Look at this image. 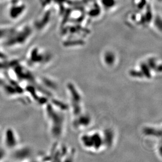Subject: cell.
Listing matches in <instances>:
<instances>
[{
    "label": "cell",
    "mask_w": 162,
    "mask_h": 162,
    "mask_svg": "<svg viewBox=\"0 0 162 162\" xmlns=\"http://www.w3.org/2000/svg\"><path fill=\"white\" fill-rule=\"evenodd\" d=\"M7 30L11 34L8 28ZM10 30L13 36L8 37L3 42L4 45L8 48H17L24 46L32 35V28L30 25H23L15 29L10 28Z\"/></svg>",
    "instance_id": "6da1fadb"
},
{
    "label": "cell",
    "mask_w": 162,
    "mask_h": 162,
    "mask_svg": "<svg viewBox=\"0 0 162 162\" xmlns=\"http://www.w3.org/2000/svg\"><path fill=\"white\" fill-rule=\"evenodd\" d=\"M3 146L6 150H14L19 145V138L16 131L11 127L6 128L4 132Z\"/></svg>",
    "instance_id": "7a4b0ae2"
},
{
    "label": "cell",
    "mask_w": 162,
    "mask_h": 162,
    "mask_svg": "<svg viewBox=\"0 0 162 162\" xmlns=\"http://www.w3.org/2000/svg\"><path fill=\"white\" fill-rule=\"evenodd\" d=\"M25 6L19 1L13 2L9 8V16L12 19H17L24 13Z\"/></svg>",
    "instance_id": "3957f363"
},
{
    "label": "cell",
    "mask_w": 162,
    "mask_h": 162,
    "mask_svg": "<svg viewBox=\"0 0 162 162\" xmlns=\"http://www.w3.org/2000/svg\"><path fill=\"white\" fill-rule=\"evenodd\" d=\"M6 150L4 146H0V161H2L6 157Z\"/></svg>",
    "instance_id": "277c9868"
}]
</instances>
